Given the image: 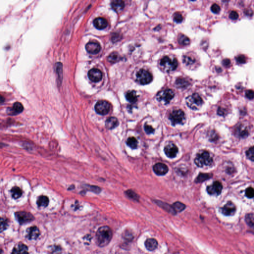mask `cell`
Wrapping results in <instances>:
<instances>
[{
    "label": "cell",
    "mask_w": 254,
    "mask_h": 254,
    "mask_svg": "<svg viewBox=\"0 0 254 254\" xmlns=\"http://www.w3.org/2000/svg\"><path fill=\"white\" fill-rule=\"evenodd\" d=\"M112 231L109 227H100L96 234V242L99 247H105L109 243L112 238Z\"/></svg>",
    "instance_id": "cell-1"
},
{
    "label": "cell",
    "mask_w": 254,
    "mask_h": 254,
    "mask_svg": "<svg viewBox=\"0 0 254 254\" xmlns=\"http://www.w3.org/2000/svg\"><path fill=\"white\" fill-rule=\"evenodd\" d=\"M160 66L164 71L170 72L177 69L178 62L175 58L169 56H164L160 61Z\"/></svg>",
    "instance_id": "cell-2"
},
{
    "label": "cell",
    "mask_w": 254,
    "mask_h": 254,
    "mask_svg": "<svg viewBox=\"0 0 254 254\" xmlns=\"http://www.w3.org/2000/svg\"><path fill=\"white\" fill-rule=\"evenodd\" d=\"M213 159L208 151H203L197 155L195 163L198 167H203L204 166H209L212 164Z\"/></svg>",
    "instance_id": "cell-3"
},
{
    "label": "cell",
    "mask_w": 254,
    "mask_h": 254,
    "mask_svg": "<svg viewBox=\"0 0 254 254\" xmlns=\"http://www.w3.org/2000/svg\"><path fill=\"white\" fill-rule=\"evenodd\" d=\"M186 101L189 107L194 110L199 109L203 103L202 98L198 93H194L187 97Z\"/></svg>",
    "instance_id": "cell-4"
},
{
    "label": "cell",
    "mask_w": 254,
    "mask_h": 254,
    "mask_svg": "<svg viewBox=\"0 0 254 254\" xmlns=\"http://www.w3.org/2000/svg\"><path fill=\"white\" fill-rule=\"evenodd\" d=\"M169 119L173 126L177 124H183L185 123L186 117L183 111L181 110H175L172 111L169 115Z\"/></svg>",
    "instance_id": "cell-5"
},
{
    "label": "cell",
    "mask_w": 254,
    "mask_h": 254,
    "mask_svg": "<svg viewBox=\"0 0 254 254\" xmlns=\"http://www.w3.org/2000/svg\"><path fill=\"white\" fill-rule=\"evenodd\" d=\"M174 95L175 94L173 90L170 89H166L159 92L156 95V98L158 101L161 102L165 104H167L174 98Z\"/></svg>",
    "instance_id": "cell-6"
},
{
    "label": "cell",
    "mask_w": 254,
    "mask_h": 254,
    "mask_svg": "<svg viewBox=\"0 0 254 254\" xmlns=\"http://www.w3.org/2000/svg\"><path fill=\"white\" fill-rule=\"evenodd\" d=\"M137 81L142 85L147 84L153 81V76L148 71L145 70H140L137 74Z\"/></svg>",
    "instance_id": "cell-7"
},
{
    "label": "cell",
    "mask_w": 254,
    "mask_h": 254,
    "mask_svg": "<svg viewBox=\"0 0 254 254\" xmlns=\"http://www.w3.org/2000/svg\"><path fill=\"white\" fill-rule=\"evenodd\" d=\"M16 220L21 224L29 223L34 219V216L29 212L20 211L15 213Z\"/></svg>",
    "instance_id": "cell-8"
},
{
    "label": "cell",
    "mask_w": 254,
    "mask_h": 254,
    "mask_svg": "<svg viewBox=\"0 0 254 254\" xmlns=\"http://www.w3.org/2000/svg\"><path fill=\"white\" fill-rule=\"evenodd\" d=\"M110 104L105 100H99L95 105V111L98 114H107L110 110Z\"/></svg>",
    "instance_id": "cell-9"
},
{
    "label": "cell",
    "mask_w": 254,
    "mask_h": 254,
    "mask_svg": "<svg viewBox=\"0 0 254 254\" xmlns=\"http://www.w3.org/2000/svg\"><path fill=\"white\" fill-rule=\"evenodd\" d=\"M222 188V184L219 181H216L212 185L208 186L206 190L209 195L219 196L221 193Z\"/></svg>",
    "instance_id": "cell-10"
},
{
    "label": "cell",
    "mask_w": 254,
    "mask_h": 254,
    "mask_svg": "<svg viewBox=\"0 0 254 254\" xmlns=\"http://www.w3.org/2000/svg\"><path fill=\"white\" fill-rule=\"evenodd\" d=\"M88 77L92 82H98L101 81L102 78V73L98 69L93 68L89 71Z\"/></svg>",
    "instance_id": "cell-11"
},
{
    "label": "cell",
    "mask_w": 254,
    "mask_h": 254,
    "mask_svg": "<svg viewBox=\"0 0 254 254\" xmlns=\"http://www.w3.org/2000/svg\"><path fill=\"white\" fill-rule=\"evenodd\" d=\"M164 152L166 156L170 158H175L178 152L177 146L173 143L169 144L165 147Z\"/></svg>",
    "instance_id": "cell-12"
},
{
    "label": "cell",
    "mask_w": 254,
    "mask_h": 254,
    "mask_svg": "<svg viewBox=\"0 0 254 254\" xmlns=\"http://www.w3.org/2000/svg\"><path fill=\"white\" fill-rule=\"evenodd\" d=\"M236 211V206L232 201H228L222 209V214L226 216H233Z\"/></svg>",
    "instance_id": "cell-13"
},
{
    "label": "cell",
    "mask_w": 254,
    "mask_h": 254,
    "mask_svg": "<svg viewBox=\"0 0 254 254\" xmlns=\"http://www.w3.org/2000/svg\"><path fill=\"white\" fill-rule=\"evenodd\" d=\"M40 235V231L37 226L30 227L26 232V237L29 240L36 239Z\"/></svg>",
    "instance_id": "cell-14"
},
{
    "label": "cell",
    "mask_w": 254,
    "mask_h": 254,
    "mask_svg": "<svg viewBox=\"0 0 254 254\" xmlns=\"http://www.w3.org/2000/svg\"><path fill=\"white\" fill-rule=\"evenodd\" d=\"M85 49L89 53L92 54H96L101 50V46L97 42L92 41L86 44Z\"/></svg>",
    "instance_id": "cell-15"
},
{
    "label": "cell",
    "mask_w": 254,
    "mask_h": 254,
    "mask_svg": "<svg viewBox=\"0 0 254 254\" xmlns=\"http://www.w3.org/2000/svg\"><path fill=\"white\" fill-rule=\"evenodd\" d=\"M153 169L158 175H164L168 171L167 166L162 163H158L153 166Z\"/></svg>",
    "instance_id": "cell-16"
},
{
    "label": "cell",
    "mask_w": 254,
    "mask_h": 254,
    "mask_svg": "<svg viewBox=\"0 0 254 254\" xmlns=\"http://www.w3.org/2000/svg\"><path fill=\"white\" fill-rule=\"evenodd\" d=\"M11 254H29L28 247L23 243H19L13 248Z\"/></svg>",
    "instance_id": "cell-17"
},
{
    "label": "cell",
    "mask_w": 254,
    "mask_h": 254,
    "mask_svg": "<svg viewBox=\"0 0 254 254\" xmlns=\"http://www.w3.org/2000/svg\"><path fill=\"white\" fill-rule=\"evenodd\" d=\"M93 24L97 29H103L107 27L108 23L104 18L98 17L94 19Z\"/></svg>",
    "instance_id": "cell-18"
},
{
    "label": "cell",
    "mask_w": 254,
    "mask_h": 254,
    "mask_svg": "<svg viewBox=\"0 0 254 254\" xmlns=\"http://www.w3.org/2000/svg\"><path fill=\"white\" fill-rule=\"evenodd\" d=\"M119 122L116 118L111 117L108 118L105 122V127L108 130H112L117 127Z\"/></svg>",
    "instance_id": "cell-19"
},
{
    "label": "cell",
    "mask_w": 254,
    "mask_h": 254,
    "mask_svg": "<svg viewBox=\"0 0 254 254\" xmlns=\"http://www.w3.org/2000/svg\"><path fill=\"white\" fill-rule=\"evenodd\" d=\"M158 243L156 240L153 238H150L145 242V246L146 249L150 251H153L156 249L158 247Z\"/></svg>",
    "instance_id": "cell-20"
},
{
    "label": "cell",
    "mask_w": 254,
    "mask_h": 254,
    "mask_svg": "<svg viewBox=\"0 0 254 254\" xmlns=\"http://www.w3.org/2000/svg\"><path fill=\"white\" fill-rule=\"evenodd\" d=\"M111 6L116 12H120L124 8L125 3L121 0H115L111 3Z\"/></svg>",
    "instance_id": "cell-21"
},
{
    "label": "cell",
    "mask_w": 254,
    "mask_h": 254,
    "mask_svg": "<svg viewBox=\"0 0 254 254\" xmlns=\"http://www.w3.org/2000/svg\"><path fill=\"white\" fill-rule=\"evenodd\" d=\"M126 98L131 103H135L138 100L137 92L135 90H130L126 94Z\"/></svg>",
    "instance_id": "cell-22"
},
{
    "label": "cell",
    "mask_w": 254,
    "mask_h": 254,
    "mask_svg": "<svg viewBox=\"0 0 254 254\" xmlns=\"http://www.w3.org/2000/svg\"><path fill=\"white\" fill-rule=\"evenodd\" d=\"M49 198L45 196L39 197L37 200V204L39 207L46 208L49 204Z\"/></svg>",
    "instance_id": "cell-23"
},
{
    "label": "cell",
    "mask_w": 254,
    "mask_h": 254,
    "mask_svg": "<svg viewBox=\"0 0 254 254\" xmlns=\"http://www.w3.org/2000/svg\"><path fill=\"white\" fill-rule=\"evenodd\" d=\"M11 196L15 199H17L20 198L23 195V193L21 189L17 186L13 187V188L11 189Z\"/></svg>",
    "instance_id": "cell-24"
},
{
    "label": "cell",
    "mask_w": 254,
    "mask_h": 254,
    "mask_svg": "<svg viewBox=\"0 0 254 254\" xmlns=\"http://www.w3.org/2000/svg\"><path fill=\"white\" fill-rule=\"evenodd\" d=\"M236 133L238 137L241 138H246L249 135V132L246 128L242 126H239L236 129Z\"/></svg>",
    "instance_id": "cell-25"
},
{
    "label": "cell",
    "mask_w": 254,
    "mask_h": 254,
    "mask_svg": "<svg viewBox=\"0 0 254 254\" xmlns=\"http://www.w3.org/2000/svg\"><path fill=\"white\" fill-rule=\"evenodd\" d=\"M156 204H158L160 207L163 208L165 211H167L168 212L172 214H175L176 212L174 210L172 206H169V204L163 203L161 201H156Z\"/></svg>",
    "instance_id": "cell-26"
},
{
    "label": "cell",
    "mask_w": 254,
    "mask_h": 254,
    "mask_svg": "<svg viewBox=\"0 0 254 254\" xmlns=\"http://www.w3.org/2000/svg\"><path fill=\"white\" fill-rule=\"evenodd\" d=\"M121 59V57L119 55V54L116 52H114L111 53L108 57V61L111 63H116Z\"/></svg>",
    "instance_id": "cell-27"
},
{
    "label": "cell",
    "mask_w": 254,
    "mask_h": 254,
    "mask_svg": "<svg viewBox=\"0 0 254 254\" xmlns=\"http://www.w3.org/2000/svg\"><path fill=\"white\" fill-rule=\"evenodd\" d=\"M138 140L135 137H130L127 140V145L132 149H136L138 147Z\"/></svg>",
    "instance_id": "cell-28"
},
{
    "label": "cell",
    "mask_w": 254,
    "mask_h": 254,
    "mask_svg": "<svg viewBox=\"0 0 254 254\" xmlns=\"http://www.w3.org/2000/svg\"><path fill=\"white\" fill-rule=\"evenodd\" d=\"M13 113L15 114H18L22 112L23 110V107L21 103L18 102H15L13 105Z\"/></svg>",
    "instance_id": "cell-29"
},
{
    "label": "cell",
    "mask_w": 254,
    "mask_h": 254,
    "mask_svg": "<svg viewBox=\"0 0 254 254\" xmlns=\"http://www.w3.org/2000/svg\"><path fill=\"white\" fill-rule=\"evenodd\" d=\"M172 206L174 210L176 212L182 211L186 208V206L185 204L183 203H180L179 201H177V202L174 203Z\"/></svg>",
    "instance_id": "cell-30"
},
{
    "label": "cell",
    "mask_w": 254,
    "mask_h": 254,
    "mask_svg": "<svg viewBox=\"0 0 254 254\" xmlns=\"http://www.w3.org/2000/svg\"><path fill=\"white\" fill-rule=\"evenodd\" d=\"M189 84V83L186 79L182 78L177 79L175 82L176 85L179 88H186L187 87H188Z\"/></svg>",
    "instance_id": "cell-31"
},
{
    "label": "cell",
    "mask_w": 254,
    "mask_h": 254,
    "mask_svg": "<svg viewBox=\"0 0 254 254\" xmlns=\"http://www.w3.org/2000/svg\"><path fill=\"white\" fill-rule=\"evenodd\" d=\"M211 177V175L209 174L200 173L195 180V182L196 183H201L206 180L209 179Z\"/></svg>",
    "instance_id": "cell-32"
},
{
    "label": "cell",
    "mask_w": 254,
    "mask_h": 254,
    "mask_svg": "<svg viewBox=\"0 0 254 254\" xmlns=\"http://www.w3.org/2000/svg\"><path fill=\"white\" fill-rule=\"evenodd\" d=\"M183 63L187 66H190L195 63L196 60L194 57L189 56V55H185L183 57Z\"/></svg>",
    "instance_id": "cell-33"
},
{
    "label": "cell",
    "mask_w": 254,
    "mask_h": 254,
    "mask_svg": "<svg viewBox=\"0 0 254 254\" xmlns=\"http://www.w3.org/2000/svg\"><path fill=\"white\" fill-rule=\"evenodd\" d=\"M178 42L182 45H188L190 44V40L188 37L183 34H180L178 37Z\"/></svg>",
    "instance_id": "cell-34"
},
{
    "label": "cell",
    "mask_w": 254,
    "mask_h": 254,
    "mask_svg": "<svg viewBox=\"0 0 254 254\" xmlns=\"http://www.w3.org/2000/svg\"><path fill=\"white\" fill-rule=\"evenodd\" d=\"M245 221L250 226H254V214L250 213L247 214L245 216Z\"/></svg>",
    "instance_id": "cell-35"
},
{
    "label": "cell",
    "mask_w": 254,
    "mask_h": 254,
    "mask_svg": "<svg viewBox=\"0 0 254 254\" xmlns=\"http://www.w3.org/2000/svg\"><path fill=\"white\" fill-rule=\"evenodd\" d=\"M126 194L129 198H131L133 200L138 201L139 199V196L138 195L132 190H128L126 192Z\"/></svg>",
    "instance_id": "cell-36"
},
{
    "label": "cell",
    "mask_w": 254,
    "mask_h": 254,
    "mask_svg": "<svg viewBox=\"0 0 254 254\" xmlns=\"http://www.w3.org/2000/svg\"><path fill=\"white\" fill-rule=\"evenodd\" d=\"M246 155L248 159L251 161H254V146L250 148L246 151Z\"/></svg>",
    "instance_id": "cell-37"
},
{
    "label": "cell",
    "mask_w": 254,
    "mask_h": 254,
    "mask_svg": "<svg viewBox=\"0 0 254 254\" xmlns=\"http://www.w3.org/2000/svg\"><path fill=\"white\" fill-rule=\"evenodd\" d=\"M245 195L247 198L252 199L254 198V189L252 187H249L245 191Z\"/></svg>",
    "instance_id": "cell-38"
},
{
    "label": "cell",
    "mask_w": 254,
    "mask_h": 254,
    "mask_svg": "<svg viewBox=\"0 0 254 254\" xmlns=\"http://www.w3.org/2000/svg\"><path fill=\"white\" fill-rule=\"evenodd\" d=\"M123 237L124 239L128 241H130L133 238V233L130 230H126L123 233Z\"/></svg>",
    "instance_id": "cell-39"
},
{
    "label": "cell",
    "mask_w": 254,
    "mask_h": 254,
    "mask_svg": "<svg viewBox=\"0 0 254 254\" xmlns=\"http://www.w3.org/2000/svg\"><path fill=\"white\" fill-rule=\"evenodd\" d=\"M8 226V223L7 220L3 219V218H1V228H0L1 232H2L4 230L6 229Z\"/></svg>",
    "instance_id": "cell-40"
},
{
    "label": "cell",
    "mask_w": 254,
    "mask_h": 254,
    "mask_svg": "<svg viewBox=\"0 0 254 254\" xmlns=\"http://www.w3.org/2000/svg\"><path fill=\"white\" fill-rule=\"evenodd\" d=\"M173 19L176 23H181L183 21V18L182 15L179 13H176L174 14Z\"/></svg>",
    "instance_id": "cell-41"
},
{
    "label": "cell",
    "mask_w": 254,
    "mask_h": 254,
    "mask_svg": "<svg viewBox=\"0 0 254 254\" xmlns=\"http://www.w3.org/2000/svg\"><path fill=\"white\" fill-rule=\"evenodd\" d=\"M211 11L212 13L216 14L219 13L220 11V7L219 5H217L216 4H214L211 6Z\"/></svg>",
    "instance_id": "cell-42"
},
{
    "label": "cell",
    "mask_w": 254,
    "mask_h": 254,
    "mask_svg": "<svg viewBox=\"0 0 254 254\" xmlns=\"http://www.w3.org/2000/svg\"><path fill=\"white\" fill-rule=\"evenodd\" d=\"M236 60L237 62L239 64H245L246 62V58L244 55H239L237 57Z\"/></svg>",
    "instance_id": "cell-43"
},
{
    "label": "cell",
    "mask_w": 254,
    "mask_h": 254,
    "mask_svg": "<svg viewBox=\"0 0 254 254\" xmlns=\"http://www.w3.org/2000/svg\"><path fill=\"white\" fill-rule=\"evenodd\" d=\"M144 128L145 132H146L147 134H151L155 132V129H153L151 126L148 125L147 124L145 125Z\"/></svg>",
    "instance_id": "cell-44"
},
{
    "label": "cell",
    "mask_w": 254,
    "mask_h": 254,
    "mask_svg": "<svg viewBox=\"0 0 254 254\" xmlns=\"http://www.w3.org/2000/svg\"><path fill=\"white\" fill-rule=\"evenodd\" d=\"M247 98L250 100L253 99L254 98V91L253 90H248L246 92L245 94Z\"/></svg>",
    "instance_id": "cell-45"
},
{
    "label": "cell",
    "mask_w": 254,
    "mask_h": 254,
    "mask_svg": "<svg viewBox=\"0 0 254 254\" xmlns=\"http://www.w3.org/2000/svg\"><path fill=\"white\" fill-rule=\"evenodd\" d=\"M229 18L232 20H237L239 18V14L236 11H232L229 14Z\"/></svg>",
    "instance_id": "cell-46"
},
{
    "label": "cell",
    "mask_w": 254,
    "mask_h": 254,
    "mask_svg": "<svg viewBox=\"0 0 254 254\" xmlns=\"http://www.w3.org/2000/svg\"><path fill=\"white\" fill-rule=\"evenodd\" d=\"M226 110L224 108L219 107L217 110V114L220 116H224L226 114Z\"/></svg>",
    "instance_id": "cell-47"
},
{
    "label": "cell",
    "mask_w": 254,
    "mask_h": 254,
    "mask_svg": "<svg viewBox=\"0 0 254 254\" xmlns=\"http://www.w3.org/2000/svg\"><path fill=\"white\" fill-rule=\"evenodd\" d=\"M222 64L225 67H228L231 65V61L229 59H225L222 61Z\"/></svg>",
    "instance_id": "cell-48"
},
{
    "label": "cell",
    "mask_w": 254,
    "mask_h": 254,
    "mask_svg": "<svg viewBox=\"0 0 254 254\" xmlns=\"http://www.w3.org/2000/svg\"><path fill=\"white\" fill-rule=\"evenodd\" d=\"M244 13L246 15L249 16H252L253 15V11L252 10H251V9H248V10H245Z\"/></svg>",
    "instance_id": "cell-49"
}]
</instances>
